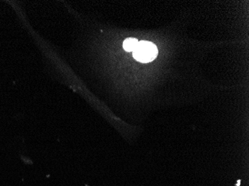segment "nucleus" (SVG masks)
<instances>
[{"label":"nucleus","mask_w":249,"mask_h":186,"mask_svg":"<svg viewBox=\"0 0 249 186\" xmlns=\"http://www.w3.org/2000/svg\"><path fill=\"white\" fill-rule=\"evenodd\" d=\"M138 42L135 38H127L123 43V49L126 51H134L138 46Z\"/></svg>","instance_id":"2"},{"label":"nucleus","mask_w":249,"mask_h":186,"mask_svg":"<svg viewBox=\"0 0 249 186\" xmlns=\"http://www.w3.org/2000/svg\"><path fill=\"white\" fill-rule=\"evenodd\" d=\"M158 50L155 44L149 41L138 42V46L133 51V56L141 63H149L158 56Z\"/></svg>","instance_id":"1"}]
</instances>
